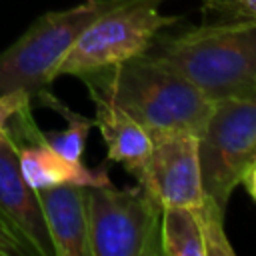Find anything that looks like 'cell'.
<instances>
[{
    "label": "cell",
    "instance_id": "8992f818",
    "mask_svg": "<svg viewBox=\"0 0 256 256\" xmlns=\"http://www.w3.org/2000/svg\"><path fill=\"white\" fill-rule=\"evenodd\" d=\"M92 256H162V208L140 186H88Z\"/></svg>",
    "mask_w": 256,
    "mask_h": 256
},
{
    "label": "cell",
    "instance_id": "52a82bcc",
    "mask_svg": "<svg viewBox=\"0 0 256 256\" xmlns=\"http://www.w3.org/2000/svg\"><path fill=\"white\" fill-rule=\"evenodd\" d=\"M152 142L150 156L134 176L136 184H140L160 208L190 206L204 210L214 206L216 202L208 198L202 186L198 136L188 132H168L152 136Z\"/></svg>",
    "mask_w": 256,
    "mask_h": 256
},
{
    "label": "cell",
    "instance_id": "277c9868",
    "mask_svg": "<svg viewBox=\"0 0 256 256\" xmlns=\"http://www.w3.org/2000/svg\"><path fill=\"white\" fill-rule=\"evenodd\" d=\"M162 0H130L96 20H92L54 70L60 76H76L120 64L146 52L148 44L162 28L180 22V16L158 12Z\"/></svg>",
    "mask_w": 256,
    "mask_h": 256
},
{
    "label": "cell",
    "instance_id": "5b68a950",
    "mask_svg": "<svg viewBox=\"0 0 256 256\" xmlns=\"http://www.w3.org/2000/svg\"><path fill=\"white\" fill-rule=\"evenodd\" d=\"M254 158L256 94L216 100L198 138V162L204 192L224 212Z\"/></svg>",
    "mask_w": 256,
    "mask_h": 256
},
{
    "label": "cell",
    "instance_id": "30bf717a",
    "mask_svg": "<svg viewBox=\"0 0 256 256\" xmlns=\"http://www.w3.org/2000/svg\"><path fill=\"white\" fill-rule=\"evenodd\" d=\"M90 100L96 110L94 128L100 130L108 160L122 164L128 174L136 176L154 146L150 132L116 102L100 96H90Z\"/></svg>",
    "mask_w": 256,
    "mask_h": 256
},
{
    "label": "cell",
    "instance_id": "4fadbf2b",
    "mask_svg": "<svg viewBox=\"0 0 256 256\" xmlns=\"http://www.w3.org/2000/svg\"><path fill=\"white\" fill-rule=\"evenodd\" d=\"M204 22L256 20V0H202Z\"/></svg>",
    "mask_w": 256,
    "mask_h": 256
},
{
    "label": "cell",
    "instance_id": "ba28073f",
    "mask_svg": "<svg viewBox=\"0 0 256 256\" xmlns=\"http://www.w3.org/2000/svg\"><path fill=\"white\" fill-rule=\"evenodd\" d=\"M0 214L36 248L38 256H56L38 194L22 174L12 136L0 140Z\"/></svg>",
    "mask_w": 256,
    "mask_h": 256
},
{
    "label": "cell",
    "instance_id": "6da1fadb",
    "mask_svg": "<svg viewBox=\"0 0 256 256\" xmlns=\"http://www.w3.org/2000/svg\"><path fill=\"white\" fill-rule=\"evenodd\" d=\"M144 56L184 76L214 102L256 94V20L162 28Z\"/></svg>",
    "mask_w": 256,
    "mask_h": 256
},
{
    "label": "cell",
    "instance_id": "7c38bea8",
    "mask_svg": "<svg viewBox=\"0 0 256 256\" xmlns=\"http://www.w3.org/2000/svg\"><path fill=\"white\" fill-rule=\"evenodd\" d=\"M46 106L58 110V112L66 118L68 126H66L64 130H58V132H42L44 144H48L52 150H56L58 154H62V156H66V158H70V160H80V158H82V152H84L86 138H88L90 130L94 128V120L72 112V110H70L64 102H60L54 94H52V98L48 100Z\"/></svg>",
    "mask_w": 256,
    "mask_h": 256
},
{
    "label": "cell",
    "instance_id": "5bb4252c",
    "mask_svg": "<svg viewBox=\"0 0 256 256\" xmlns=\"http://www.w3.org/2000/svg\"><path fill=\"white\" fill-rule=\"evenodd\" d=\"M0 256H38L36 248L0 214Z\"/></svg>",
    "mask_w": 256,
    "mask_h": 256
},
{
    "label": "cell",
    "instance_id": "9a60e30c",
    "mask_svg": "<svg viewBox=\"0 0 256 256\" xmlns=\"http://www.w3.org/2000/svg\"><path fill=\"white\" fill-rule=\"evenodd\" d=\"M26 104H32V100H30V96H28L26 92H22V90L0 96V140L10 136L8 122H10V118H12L22 106H26Z\"/></svg>",
    "mask_w": 256,
    "mask_h": 256
},
{
    "label": "cell",
    "instance_id": "8fae6325",
    "mask_svg": "<svg viewBox=\"0 0 256 256\" xmlns=\"http://www.w3.org/2000/svg\"><path fill=\"white\" fill-rule=\"evenodd\" d=\"M20 168L24 178L34 190L50 188L58 184L76 186H104L110 184L108 170L104 166L88 168L80 160H70L44 142L18 146Z\"/></svg>",
    "mask_w": 256,
    "mask_h": 256
},
{
    "label": "cell",
    "instance_id": "7a4b0ae2",
    "mask_svg": "<svg viewBox=\"0 0 256 256\" xmlns=\"http://www.w3.org/2000/svg\"><path fill=\"white\" fill-rule=\"evenodd\" d=\"M80 80L88 96L116 102L150 136L188 132L200 138L214 108V100L192 82L144 54L82 74Z\"/></svg>",
    "mask_w": 256,
    "mask_h": 256
},
{
    "label": "cell",
    "instance_id": "3957f363",
    "mask_svg": "<svg viewBox=\"0 0 256 256\" xmlns=\"http://www.w3.org/2000/svg\"><path fill=\"white\" fill-rule=\"evenodd\" d=\"M130 0H84L66 10L38 16L8 48L0 52V96L26 92L42 106L52 98L54 70L80 32L98 16Z\"/></svg>",
    "mask_w": 256,
    "mask_h": 256
},
{
    "label": "cell",
    "instance_id": "2e32d148",
    "mask_svg": "<svg viewBox=\"0 0 256 256\" xmlns=\"http://www.w3.org/2000/svg\"><path fill=\"white\" fill-rule=\"evenodd\" d=\"M240 184L246 188V192L250 194V198L256 202V158H254V160L250 162V166L246 168V172H244Z\"/></svg>",
    "mask_w": 256,
    "mask_h": 256
},
{
    "label": "cell",
    "instance_id": "9c48e42d",
    "mask_svg": "<svg viewBox=\"0 0 256 256\" xmlns=\"http://www.w3.org/2000/svg\"><path fill=\"white\" fill-rule=\"evenodd\" d=\"M86 188L58 184L36 190L56 256H92Z\"/></svg>",
    "mask_w": 256,
    "mask_h": 256
}]
</instances>
